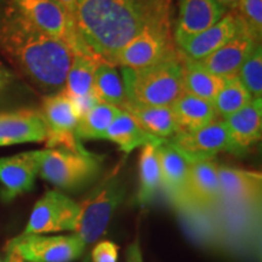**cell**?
<instances>
[{
  "mask_svg": "<svg viewBox=\"0 0 262 262\" xmlns=\"http://www.w3.org/2000/svg\"><path fill=\"white\" fill-rule=\"evenodd\" d=\"M168 141L189 163L214 159L215 156L222 152L235 155L241 153L234 145L224 119L217 118L203 127L178 134Z\"/></svg>",
  "mask_w": 262,
  "mask_h": 262,
  "instance_id": "30bf717a",
  "label": "cell"
},
{
  "mask_svg": "<svg viewBox=\"0 0 262 262\" xmlns=\"http://www.w3.org/2000/svg\"><path fill=\"white\" fill-rule=\"evenodd\" d=\"M125 194L126 187L123 179L111 173L79 203V222L74 234L86 247L104 234Z\"/></svg>",
  "mask_w": 262,
  "mask_h": 262,
  "instance_id": "8992f818",
  "label": "cell"
},
{
  "mask_svg": "<svg viewBox=\"0 0 262 262\" xmlns=\"http://www.w3.org/2000/svg\"><path fill=\"white\" fill-rule=\"evenodd\" d=\"M171 11L172 0H77L74 22L91 54L113 64L143 29L171 22Z\"/></svg>",
  "mask_w": 262,
  "mask_h": 262,
  "instance_id": "6da1fadb",
  "label": "cell"
},
{
  "mask_svg": "<svg viewBox=\"0 0 262 262\" xmlns=\"http://www.w3.org/2000/svg\"><path fill=\"white\" fill-rule=\"evenodd\" d=\"M242 26L235 16L228 11L217 24L201 33L187 37H176L175 44L180 54L189 60L202 61L242 31Z\"/></svg>",
  "mask_w": 262,
  "mask_h": 262,
  "instance_id": "9a60e30c",
  "label": "cell"
},
{
  "mask_svg": "<svg viewBox=\"0 0 262 262\" xmlns=\"http://www.w3.org/2000/svg\"><path fill=\"white\" fill-rule=\"evenodd\" d=\"M216 2L220 4L222 8L227 10V11H231V10H233L235 6L241 0H216Z\"/></svg>",
  "mask_w": 262,
  "mask_h": 262,
  "instance_id": "74e56055",
  "label": "cell"
},
{
  "mask_svg": "<svg viewBox=\"0 0 262 262\" xmlns=\"http://www.w3.org/2000/svg\"><path fill=\"white\" fill-rule=\"evenodd\" d=\"M79 203L58 191H49L35 203L21 235L74 232L79 222Z\"/></svg>",
  "mask_w": 262,
  "mask_h": 262,
  "instance_id": "9c48e42d",
  "label": "cell"
},
{
  "mask_svg": "<svg viewBox=\"0 0 262 262\" xmlns=\"http://www.w3.org/2000/svg\"><path fill=\"white\" fill-rule=\"evenodd\" d=\"M139 170L140 186L137 192V203L140 205H148L155 201L156 195L162 188V172L156 145L142 147Z\"/></svg>",
  "mask_w": 262,
  "mask_h": 262,
  "instance_id": "f1b7e54d",
  "label": "cell"
},
{
  "mask_svg": "<svg viewBox=\"0 0 262 262\" xmlns=\"http://www.w3.org/2000/svg\"><path fill=\"white\" fill-rule=\"evenodd\" d=\"M260 45L244 29L238 32L231 40L219 48L208 57L199 61L203 67L225 80L235 78L242 66L255 48Z\"/></svg>",
  "mask_w": 262,
  "mask_h": 262,
  "instance_id": "e0dca14e",
  "label": "cell"
},
{
  "mask_svg": "<svg viewBox=\"0 0 262 262\" xmlns=\"http://www.w3.org/2000/svg\"><path fill=\"white\" fill-rule=\"evenodd\" d=\"M219 234L221 253L244 262H261V205L220 203L211 209Z\"/></svg>",
  "mask_w": 262,
  "mask_h": 262,
  "instance_id": "3957f363",
  "label": "cell"
},
{
  "mask_svg": "<svg viewBox=\"0 0 262 262\" xmlns=\"http://www.w3.org/2000/svg\"><path fill=\"white\" fill-rule=\"evenodd\" d=\"M45 141L47 126L39 111L21 108L0 112V147Z\"/></svg>",
  "mask_w": 262,
  "mask_h": 262,
  "instance_id": "2e32d148",
  "label": "cell"
},
{
  "mask_svg": "<svg viewBox=\"0 0 262 262\" xmlns=\"http://www.w3.org/2000/svg\"><path fill=\"white\" fill-rule=\"evenodd\" d=\"M224 122L228 127L234 145L241 153L245 152L261 140L262 100H253L248 106L225 118Z\"/></svg>",
  "mask_w": 262,
  "mask_h": 262,
  "instance_id": "44dd1931",
  "label": "cell"
},
{
  "mask_svg": "<svg viewBox=\"0 0 262 262\" xmlns=\"http://www.w3.org/2000/svg\"><path fill=\"white\" fill-rule=\"evenodd\" d=\"M11 6L39 31L67 45L75 55L94 57L78 33L74 18L57 0H11ZM98 60V58H97Z\"/></svg>",
  "mask_w": 262,
  "mask_h": 262,
  "instance_id": "52a82bcc",
  "label": "cell"
},
{
  "mask_svg": "<svg viewBox=\"0 0 262 262\" xmlns=\"http://www.w3.org/2000/svg\"><path fill=\"white\" fill-rule=\"evenodd\" d=\"M102 160V157L86 149H41L39 176L60 189L77 191L98 178Z\"/></svg>",
  "mask_w": 262,
  "mask_h": 262,
  "instance_id": "5b68a950",
  "label": "cell"
},
{
  "mask_svg": "<svg viewBox=\"0 0 262 262\" xmlns=\"http://www.w3.org/2000/svg\"><path fill=\"white\" fill-rule=\"evenodd\" d=\"M180 61L182 67V84L185 93L212 102L220 93L226 80L205 70L199 62L189 60L181 54Z\"/></svg>",
  "mask_w": 262,
  "mask_h": 262,
  "instance_id": "cb8c5ba5",
  "label": "cell"
},
{
  "mask_svg": "<svg viewBox=\"0 0 262 262\" xmlns=\"http://www.w3.org/2000/svg\"><path fill=\"white\" fill-rule=\"evenodd\" d=\"M27 262H72L84 255L86 245L74 233L68 235H17L8 242Z\"/></svg>",
  "mask_w": 262,
  "mask_h": 262,
  "instance_id": "8fae6325",
  "label": "cell"
},
{
  "mask_svg": "<svg viewBox=\"0 0 262 262\" xmlns=\"http://www.w3.org/2000/svg\"><path fill=\"white\" fill-rule=\"evenodd\" d=\"M12 80H14V73L0 63V91L11 84Z\"/></svg>",
  "mask_w": 262,
  "mask_h": 262,
  "instance_id": "d590c367",
  "label": "cell"
},
{
  "mask_svg": "<svg viewBox=\"0 0 262 262\" xmlns=\"http://www.w3.org/2000/svg\"><path fill=\"white\" fill-rule=\"evenodd\" d=\"M40 113L47 126V148L85 149L75 134L79 118L72 100L61 93L47 95Z\"/></svg>",
  "mask_w": 262,
  "mask_h": 262,
  "instance_id": "7c38bea8",
  "label": "cell"
},
{
  "mask_svg": "<svg viewBox=\"0 0 262 262\" xmlns=\"http://www.w3.org/2000/svg\"><path fill=\"white\" fill-rule=\"evenodd\" d=\"M57 2H60L74 18V11H75V4H77V0H57Z\"/></svg>",
  "mask_w": 262,
  "mask_h": 262,
  "instance_id": "f35d334b",
  "label": "cell"
},
{
  "mask_svg": "<svg viewBox=\"0 0 262 262\" xmlns=\"http://www.w3.org/2000/svg\"><path fill=\"white\" fill-rule=\"evenodd\" d=\"M179 55L171 34V22H169L150 26L139 33L117 55L113 66L139 70L176 58Z\"/></svg>",
  "mask_w": 262,
  "mask_h": 262,
  "instance_id": "ba28073f",
  "label": "cell"
},
{
  "mask_svg": "<svg viewBox=\"0 0 262 262\" xmlns=\"http://www.w3.org/2000/svg\"><path fill=\"white\" fill-rule=\"evenodd\" d=\"M0 262H2V261H0Z\"/></svg>",
  "mask_w": 262,
  "mask_h": 262,
  "instance_id": "60d3db41",
  "label": "cell"
},
{
  "mask_svg": "<svg viewBox=\"0 0 262 262\" xmlns=\"http://www.w3.org/2000/svg\"><path fill=\"white\" fill-rule=\"evenodd\" d=\"M127 100L145 106H172L185 93L180 55L149 67L122 68Z\"/></svg>",
  "mask_w": 262,
  "mask_h": 262,
  "instance_id": "277c9868",
  "label": "cell"
},
{
  "mask_svg": "<svg viewBox=\"0 0 262 262\" xmlns=\"http://www.w3.org/2000/svg\"><path fill=\"white\" fill-rule=\"evenodd\" d=\"M100 62L102 61L84 55H75L60 93L72 101L93 94L95 72Z\"/></svg>",
  "mask_w": 262,
  "mask_h": 262,
  "instance_id": "4316f807",
  "label": "cell"
},
{
  "mask_svg": "<svg viewBox=\"0 0 262 262\" xmlns=\"http://www.w3.org/2000/svg\"><path fill=\"white\" fill-rule=\"evenodd\" d=\"M40 156L41 149L0 158V201L10 203L34 188Z\"/></svg>",
  "mask_w": 262,
  "mask_h": 262,
  "instance_id": "5bb4252c",
  "label": "cell"
},
{
  "mask_svg": "<svg viewBox=\"0 0 262 262\" xmlns=\"http://www.w3.org/2000/svg\"><path fill=\"white\" fill-rule=\"evenodd\" d=\"M0 55L48 95L62 90L74 57L67 45L32 26L11 5L0 14Z\"/></svg>",
  "mask_w": 262,
  "mask_h": 262,
  "instance_id": "7a4b0ae2",
  "label": "cell"
},
{
  "mask_svg": "<svg viewBox=\"0 0 262 262\" xmlns=\"http://www.w3.org/2000/svg\"><path fill=\"white\" fill-rule=\"evenodd\" d=\"M179 134L203 127L215 120L216 113L212 102L183 93L171 106Z\"/></svg>",
  "mask_w": 262,
  "mask_h": 262,
  "instance_id": "d4e9b609",
  "label": "cell"
},
{
  "mask_svg": "<svg viewBox=\"0 0 262 262\" xmlns=\"http://www.w3.org/2000/svg\"><path fill=\"white\" fill-rule=\"evenodd\" d=\"M231 12L258 44L262 38V0H241Z\"/></svg>",
  "mask_w": 262,
  "mask_h": 262,
  "instance_id": "1f68e13d",
  "label": "cell"
},
{
  "mask_svg": "<svg viewBox=\"0 0 262 262\" xmlns=\"http://www.w3.org/2000/svg\"><path fill=\"white\" fill-rule=\"evenodd\" d=\"M254 98L241 83L238 77L227 79L220 93L212 101V106L215 108L216 117L225 119L231 114L238 112L239 110L248 106Z\"/></svg>",
  "mask_w": 262,
  "mask_h": 262,
  "instance_id": "4dcf8cb0",
  "label": "cell"
},
{
  "mask_svg": "<svg viewBox=\"0 0 262 262\" xmlns=\"http://www.w3.org/2000/svg\"><path fill=\"white\" fill-rule=\"evenodd\" d=\"M103 140L112 141L119 147L120 150L125 153H130L139 147H145L147 145L158 146L165 141L143 130L125 111H120L107 129Z\"/></svg>",
  "mask_w": 262,
  "mask_h": 262,
  "instance_id": "603a6c76",
  "label": "cell"
},
{
  "mask_svg": "<svg viewBox=\"0 0 262 262\" xmlns=\"http://www.w3.org/2000/svg\"><path fill=\"white\" fill-rule=\"evenodd\" d=\"M126 262H145L139 242L130 245L126 250Z\"/></svg>",
  "mask_w": 262,
  "mask_h": 262,
  "instance_id": "e575fe53",
  "label": "cell"
},
{
  "mask_svg": "<svg viewBox=\"0 0 262 262\" xmlns=\"http://www.w3.org/2000/svg\"><path fill=\"white\" fill-rule=\"evenodd\" d=\"M122 111L129 113L143 130L158 139L169 140L179 134L171 106H145L127 102Z\"/></svg>",
  "mask_w": 262,
  "mask_h": 262,
  "instance_id": "7402d4cb",
  "label": "cell"
},
{
  "mask_svg": "<svg viewBox=\"0 0 262 262\" xmlns=\"http://www.w3.org/2000/svg\"><path fill=\"white\" fill-rule=\"evenodd\" d=\"M83 262H91V260H90V256H89V255H88V256H85V257H84V260H83Z\"/></svg>",
  "mask_w": 262,
  "mask_h": 262,
  "instance_id": "ab89813d",
  "label": "cell"
},
{
  "mask_svg": "<svg viewBox=\"0 0 262 262\" xmlns=\"http://www.w3.org/2000/svg\"><path fill=\"white\" fill-rule=\"evenodd\" d=\"M227 12L216 0H179V17L173 38L205 31L217 24Z\"/></svg>",
  "mask_w": 262,
  "mask_h": 262,
  "instance_id": "d6986e66",
  "label": "cell"
},
{
  "mask_svg": "<svg viewBox=\"0 0 262 262\" xmlns=\"http://www.w3.org/2000/svg\"><path fill=\"white\" fill-rule=\"evenodd\" d=\"M180 216L183 228L192 242L208 250L221 253L220 234L211 210L196 208Z\"/></svg>",
  "mask_w": 262,
  "mask_h": 262,
  "instance_id": "484cf974",
  "label": "cell"
},
{
  "mask_svg": "<svg viewBox=\"0 0 262 262\" xmlns=\"http://www.w3.org/2000/svg\"><path fill=\"white\" fill-rule=\"evenodd\" d=\"M93 94L98 102L112 104L123 110L127 100L125 88H124L123 78L117 71L116 66L100 62L95 72Z\"/></svg>",
  "mask_w": 262,
  "mask_h": 262,
  "instance_id": "83f0119b",
  "label": "cell"
},
{
  "mask_svg": "<svg viewBox=\"0 0 262 262\" xmlns=\"http://www.w3.org/2000/svg\"><path fill=\"white\" fill-rule=\"evenodd\" d=\"M157 155L162 172V188L178 214H183L198 208L193 202L189 188L191 163L173 148L168 140L157 146Z\"/></svg>",
  "mask_w": 262,
  "mask_h": 262,
  "instance_id": "4fadbf2b",
  "label": "cell"
},
{
  "mask_svg": "<svg viewBox=\"0 0 262 262\" xmlns=\"http://www.w3.org/2000/svg\"><path fill=\"white\" fill-rule=\"evenodd\" d=\"M219 179L222 203L235 205H261V172L219 165Z\"/></svg>",
  "mask_w": 262,
  "mask_h": 262,
  "instance_id": "ac0fdd59",
  "label": "cell"
},
{
  "mask_svg": "<svg viewBox=\"0 0 262 262\" xmlns=\"http://www.w3.org/2000/svg\"><path fill=\"white\" fill-rule=\"evenodd\" d=\"M189 188L194 204L211 210L221 203L219 164L214 159L198 160L189 164Z\"/></svg>",
  "mask_w": 262,
  "mask_h": 262,
  "instance_id": "ffe728a7",
  "label": "cell"
},
{
  "mask_svg": "<svg viewBox=\"0 0 262 262\" xmlns=\"http://www.w3.org/2000/svg\"><path fill=\"white\" fill-rule=\"evenodd\" d=\"M89 256L91 262H118L119 247L110 241L98 242Z\"/></svg>",
  "mask_w": 262,
  "mask_h": 262,
  "instance_id": "836d02e7",
  "label": "cell"
},
{
  "mask_svg": "<svg viewBox=\"0 0 262 262\" xmlns=\"http://www.w3.org/2000/svg\"><path fill=\"white\" fill-rule=\"evenodd\" d=\"M122 110L112 104L98 102L93 110L78 120L77 137L84 140H103L104 134Z\"/></svg>",
  "mask_w": 262,
  "mask_h": 262,
  "instance_id": "f546056e",
  "label": "cell"
},
{
  "mask_svg": "<svg viewBox=\"0 0 262 262\" xmlns=\"http://www.w3.org/2000/svg\"><path fill=\"white\" fill-rule=\"evenodd\" d=\"M4 262H27L24 257L15 250L14 248L6 245L5 247V261Z\"/></svg>",
  "mask_w": 262,
  "mask_h": 262,
  "instance_id": "8d00e7d4",
  "label": "cell"
},
{
  "mask_svg": "<svg viewBox=\"0 0 262 262\" xmlns=\"http://www.w3.org/2000/svg\"><path fill=\"white\" fill-rule=\"evenodd\" d=\"M238 79L244 85L254 100L262 98V48H255L238 73Z\"/></svg>",
  "mask_w": 262,
  "mask_h": 262,
  "instance_id": "d6a6232c",
  "label": "cell"
}]
</instances>
